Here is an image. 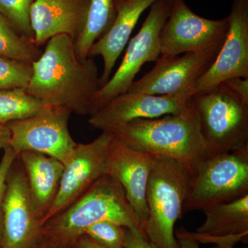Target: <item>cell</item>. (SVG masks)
I'll return each instance as SVG.
<instances>
[{"instance_id": "27", "label": "cell", "mask_w": 248, "mask_h": 248, "mask_svg": "<svg viewBox=\"0 0 248 248\" xmlns=\"http://www.w3.org/2000/svg\"><path fill=\"white\" fill-rule=\"evenodd\" d=\"M223 83L244 102L248 104V78L234 77L226 80Z\"/></svg>"}, {"instance_id": "12", "label": "cell", "mask_w": 248, "mask_h": 248, "mask_svg": "<svg viewBox=\"0 0 248 248\" xmlns=\"http://www.w3.org/2000/svg\"><path fill=\"white\" fill-rule=\"evenodd\" d=\"M221 48L182 56L160 55L154 68L134 81L127 92L169 95L190 91L213 64Z\"/></svg>"}, {"instance_id": "8", "label": "cell", "mask_w": 248, "mask_h": 248, "mask_svg": "<svg viewBox=\"0 0 248 248\" xmlns=\"http://www.w3.org/2000/svg\"><path fill=\"white\" fill-rule=\"evenodd\" d=\"M71 113L67 108L46 105L31 117L9 122L11 148L17 155L37 152L66 165L78 144L68 127Z\"/></svg>"}, {"instance_id": "14", "label": "cell", "mask_w": 248, "mask_h": 248, "mask_svg": "<svg viewBox=\"0 0 248 248\" xmlns=\"http://www.w3.org/2000/svg\"><path fill=\"white\" fill-rule=\"evenodd\" d=\"M192 98L190 91L169 95L126 92L90 116L89 123L93 128L108 131L137 119L159 118L177 113L188 105Z\"/></svg>"}, {"instance_id": "9", "label": "cell", "mask_w": 248, "mask_h": 248, "mask_svg": "<svg viewBox=\"0 0 248 248\" xmlns=\"http://www.w3.org/2000/svg\"><path fill=\"white\" fill-rule=\"evenodd\" d=\"M2 211L1 246L32 248L42 236V218L17 155L6 175Z\"/></svg>"}, {"instance_id": "32", "label": "cell", "mask_w": 248, "mask_h": 248, "mask_svg": "<svg viewBox=\"0 0 248 248\" xmlns=\"http://www.w3.org/2000/svg\"><path fill=\"white\" fill-rule=\"evenodd\" d=\"M32 248H70V246L59 244L53 240L41 236L40 239L37 241Z\"/></svg>"}, {"instance_id": "25", "label": "cell", "mask_w": 248, "mask_h": 248, "mask_svg": "<svg viewBox=\"0 0 248 248\" xmlns=\"http://www.w3.org/2000/svg\"><path fill=\"white\" fill-rule=\"evenodd\" d=\"M128 228L111 221H101L86 228L84 234L104 248H126Z\"/></svg>"}, {"instance_id": "30", "label": "cell", "mask_w": 248, "mask_h": 248, "mask_svg": "<svg viewBox=\"0 0 248 248\" xmlns=\"http://www.w3.org/2000/svg\"><path fill=\"white\" fill-rule=\"evenodd\" d=\"M174 234H176L180 248H201L200 243L196 240L182 234L178 231Z\"/></svg>"}, {"instance_id": "2", "label": "cell", "mask_w": 248, "mask_h": 248, "mask_svg": "<svg viewBox=\"0 0 248 248\" xmlns=\"http://www.w3.org/2000/svg\"><path fill=\"white\" fill-rule=\"evenodd\" d=\"M127 146L153 156L176 160L193 176L210 155L201 135L192 102L176 114L137 119L108 130Z\"/></svg>"}, {"instance_id": "23", "label": "cell", "mask_w": 248, "mask_h": 248, "mask_svg": "<svg viewBox=\"0 0 248 248\" xmlns=\"http://www.w3.org/2000/svg\"><path fill=\"white\" fill-rule=\"evenodd\" d=\"M35 0H0V15L6 18L17 32L34 40L30 12ZM34 41V40H33Z\"/></svg>"}, {"instance_id": "29", "label": "cell", "mask_w": 248, "mask_h": 248, "mask_svg": "<svg viewBox=\"0 0 248 248\" xmlns=\"http://www.w3.org/2000/svg\"><path fill=\"white\" fill-rule=\"evenodd\" d=\"M70 248H104L96 244L91 238L83 234L70 246Z\"/></svg>"}, {"instance_id": "28", "label": "cell", "mask_w": 248, "mask_h": 248, "mask_svg": "<svg viewBox=\"0 0 248 248\" xmlns=\"http://www.w3.org/2000/svg\"><path fill=\"white\" fill-rule=\"evenodd\" d=\"M126 248H156L144 236L128 229L126 235Z\"/></svg>"}, {"instance_id": "21", "label": "cell", "mask_w": 248, "mask_h": 248, "mask_svg": "<svg viewBox=\"0 0 248 248\" xmlns=\"http://www.w3.org/2000/svg\"><path fill=\"white\" fill-rule=\"evenodd\" d=\"M46 105L28 93L27 89L0 90V124L27 118Z\"/></svg>"}, {"instance_id": "18", "label": "cell", "mask_w": 248, "mask_h": 248, "mask_svg": "<svg viewBox=\"0 0 248 248\" xmlns=\"http://www.w3.org/2000/svg\"><path fill=\"white\" fill-rule=\"evenodd\" d=\"M156 1L157 0H114L115 21L107 33L93 44L89 53V58L101 56L104 60L101 87L110 79L116 62L128 43L142 14Z\"/></svg>"}, {"instance_id": "33", "label": "cell", "mask_w": 248, "mask_h": 248, "mask_svg": "<svg viewBox=\"0 0 248 248\" xmlns=\"http://www.w3.org/2000/svg\"><path fill=\"white\" fill-rule=\"evenodd\" d=\"M209 248H234V246H217V245H215L213 247Z\"/></svg>"}, {"instance_id": "16", "label": "cell", "mask_w": 248, "mask_h": 248, "mask_svg": "<svg viewBox=\"0 0 248 248\" xmlns=\"http://www.w3.org/2000/svg\"><path fill=\"white\" fill-rule=\"evenodd\" d=\"M90 0H35L30 12L34 42L38 47L66 35L76 42L84 27Z\"/></svg>"}, {"instance_id": "6", "label": "cell", "mask_w": 248, "mask_h": 248, "mask_svg": "<svg viewBox=\"0 0 248 248\" xmlns=\"http://www.w3.org/2000/svg\"><path fill=\"white\" fill-rule=\"evenodd\" d=\"M248 194V144L210 155L192 176L184 212L201 210Z\"/></svg>"}, {"instance_id": "5", "label": "cell", "mask_w": 248, "mask_h": 248, "mask_svg": "<svg viewBox=\"0 0 248 248\" xmlns=\"http://www.w3.org/2000/svg\"><path fill=\"white\" fill-rule=\"evenodd\" d=\"M201 135L210 155L248 144V104L224 83L192 96Z\"/></svg>"}, {"instance_id": "10", "label": "cell", "mask_w": 248, "mask_h": 248, "mask_svg": "<svg viewBox=\"0 0 248 248\" xmlns=\"http://www.w3.org/2000/svg\"><path fill=\"white\" fill-rule=\"evenodd\" d=\"M228 29V17L206 19L195 14L185 0H172L169 17L160 32L161 55L177 56L221 48Z\"/></svg>"}, {"instance_id": "22", "label": "cell", "mask_w": 248, "mask_h": 248, "mask_svg": "<svg viewBox=\"0 0 248 248\" xmlns=\"http://www.w3.org/2000/svg\"><path fill=\"white\" fill-rule=\"evenodd\" d=\"M42 52L33 40L19 35L0 15V56L32 63Z\"/></svg>"}, {"instance_id": "20", "label": "cell", "mask_w": 248, "mask_h": 248, "mask_svg": "<svg viewBox=\"0 0 248 248\" xmlns=\"http://www.w3.org/2000/svg\"><path fill=\"white\" fill-rule=\"evenodd\" d=\"M116 17L114 0H90L84 27L74 42L77 55L81 60L89 58L93 44L105 35Z\"/></svg>"}, {"instance_id": "34", "label": "cell", "mask_w": 248, "mask_h": 248, "mask_svg": "<svg viewBox=\"0 0 248 248\" xmlns=\"http://www.w3.org/2000/svg\"><path fill=\"white\" fill-rule=\"evenodd\" d=\"M0 248H4L2 247V246H1V244H0Z\"/></svg>"}, {"instance_id": "15", "label": "cell", "mask_w": 248, "mask_h": 248, "mask_svg": "<svg viewBox=\"0 0 248 248\" xmlns=\"http://www.w3.org/2000/svg\"><path fill=\"white\" fill-rule=\"evenodd\" d=\"M154 162L155 156L127 146L112 135L108 155V174L123 187L143 229L148 220L147 187Z\"/></svg>"}, {"instance_id": "7", "label": "cell", "mask_w": 248, "mask_h": 248, "mask_svg": "<svg viewBox=\"0 0 248 248\" xmlns=\"http://www.w3.org/2000/svg\"><path fill=\"white\" fill-rule=\"evenodd\" d=\"M172 3V0H157L152 5L141 29L129 42L118 69L94 94L90 116L100 110L114 98L126 93L143 65L147 62L156 61L159 58L160 32L169 17Z\"/></svg>"}, {"instance_id": "3", "label": "cell", "mask_w": 248, "mask_h": 248, "mask_svg": "<svg viewBox=\"0 0 248 248\" xmlns=\"http://www.w3.org/2000/svg\"><path fill=\"white\" fill-rule=\"evenodd\" d=\"M101 221L118 223L147 239L123 187L108 174L99 178L71 205L46 221L42 236L70 246L84 234L86 228Z\"/></svg>"}, {"instance_id": "17", "label": "cell", "mask_w": 248, "mask_h": 248, "mask_svg": "<svg viewBox=\"0 0 248 248\" xmlns=\"http://www.w3.org/2000/svg\"><path fill=\"white\" fill-rule=\"evenodd\" d=\"M205 221L195 232L178 229L179 232L200 244L234 246L248 241V194L203 210Z\"/></svg>"}, {"instance_id": "24", "label": "cell", "mask_w": 248, "mask_h": 248, "mask_svg": "<svg viewBox=\"0 0 248 248\" xmlns=\"http://www.w3.org/2000/svg\"><path fill=\"white\" fill-rule=\"evenodd\" d=\"M32 63L0 56V90L27 89Z\"/></svg>"}, {"instance_id": "31", "label": "cell", "mask_w": 248, "mask_h": 248, "mask_svg": "<svg viewBox=\"0 0 248 248\" xmlns=\"http://www.w3.org/2000/svg\"><path fill=\"white\" fill-rule=\"evenodd\" d=\"M11 131L4 124H0V150L11 146Z\"/></svg>"}, {"instance_id": "13", "label": "cell", "mask_w": 248, "mask_h": 248, "mask_svg": "<svg viewBox=\"0 0 248 248\" xmlns=\"http://www.w3.org/2000/svg\"><path fill=\"white\" fill-rule=\"evenodd\" d=\"M229 29L213 64L190 91H207L234 77L248 78V0H233Z\"/></svg>"}, {"instance_id": "4", "label": "cell", "mask_w": 248, "mask_h": 248, "mask_svg": "<svg viewBox=\"0 0 248 248\" xmlns=\"http://www.w3.org/2000/svg\"><path fill=\"white\" fill-rule=\"evenodd\" d=\"M192 176L176 160L155 156L147 187L148 217L143 231L156 248H180L174 234Z\"/></svg>"}, {"instance_id": "26", "label": "cell", "mask_w": 248, "mask_h": 248, "mask_svg": "<svg viewBox=\"0 0 248 248\" xmlns=\"http://www.w3.org/2000/svg\"><path fill=\"white\" fill-rule=\"evenodd\" d=\"M17 155L11 146L4 150V155L0 161V235L2 228L3 202H4L6 178L11 164L14 162Z\"/></svg>"}, {"instance_id": "19", "label": "cell", "mask_w": 248, "mask_h": 248, "mask_svg": "<svg viewBox=\"0 0 248 248\" xmlns=\"http://www.w3.org/2000/svg\"><path fill=\"white\" fill-rule=\"evenodd\" d=\"M17 156L25 170L29 187L43 221L58 194L64 165L55 158L37 152L23 151Z\"/></svg>"}, {"instance_id": "1", "label": "cell", "mask_w": 248, "mask_h": 248, "mask_svg": "<svg viewBox=\"0 0 248 248\" xmlns=\"http://www.w3.org/2000/svg\"><path fill=\"white\" fill-rule=\"evenodd\" d=\"M32 66L27 89L29 94L45 105L65 107L72 113L89 115L93 97L101 87L100 77L92 58H78L71 37H52Z\"/></svg>"}, {"instance_id": "11", "label": "cell", "mask_w": 248, "mask_h": 248, "mask_svg": "<svg viewBox=\"0 0 248 248\" xmlns=\"http://www.w3.org/2000/svg\"><path fill=\"white\" fill-rule=\"evenodd\" d=\"M112 133L104 131L88 143L77 144L64 170L53 205L42 224L71 205L99 178L108 174V155Z\"/></svg>"}]
</instances>
